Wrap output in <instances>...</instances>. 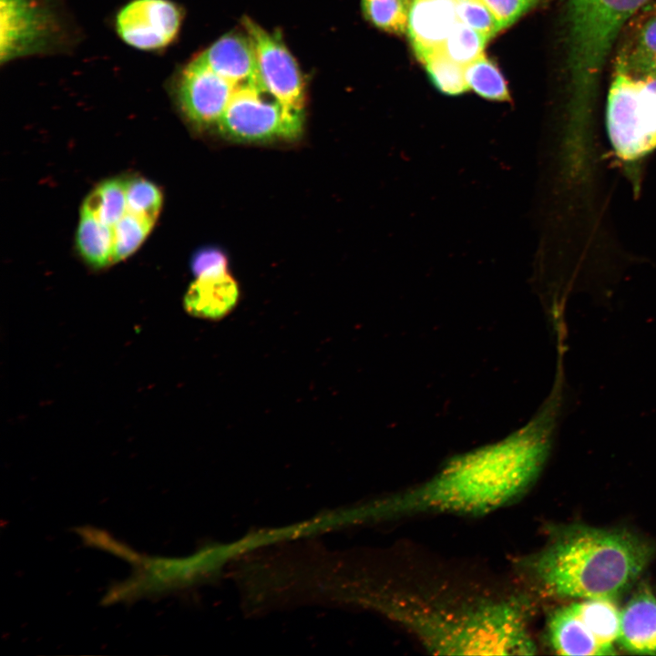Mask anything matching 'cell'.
Wrapping results in <instances>:
<instances>
[{
  "mask_svg": "<svg viewBox=\"0 0 656 656\" xmlns=\"http://www.w3.org/2000/svg\"><path fill=\"white\" fill-rule=\"evenodd\" d=\"M566 397L550 391L531 419L504 439L449 459L429 479L376 505L375 518L482 516L518 501L539 477L565 411Z\"/></svg>",
  "mask_w": 656,
  "mask_h": 656,
  "instance_id": "1",
  "label": "cell"
},
{
  "mask_svg": "<svg viewBox=\"0 0 656 656\" xmlns=\"http://www.w3.org/2000/svg\"><path fill=\"white\" fill-rule=\"evenodd\" d=\"M521 592L388 589L377 606L435 654L531 655L530 602Z\"/></svg>",
  "mask_w": 656,
  "mask_h": 656,
  "instance_id": "2",
  "label": "cell"
},
{
  "mask_svg": "<svg viewBox=\"0 0 656 656\" xmlns=\"http://www.w3.org/2000/svg\"><path fill=\"white\" fill-rule=\"evenodd\" d=\"M654 555L649 541L620 529L570 526L517 571L541 592L559 598L614 600L641 575Z\"/></svg>",
  "mask_w": 656,
  "mask_h": 656,
  "instance_id": "3",
  "label": "cell"
},
{
  "mask_svg": "<svg viewBox=\"0 0 656 656\" xmlns=\"http://www.w3.org/2000/svg\"><path fill=\"white\" fill-rule=\"evenodd\" d=\"M651 0H569V66L578 95L593 88L623 28Z\"/></svg>",
  "mask_w": 656,
  "mask_h": 656,
  "instance_id": "4",
  "label": "cell"
},
{
  "mask_svg": "<svg viewBox=\"0 0 656 656\" xmlns=\"http://www.w3.org/2000/svg\"><path fill=\"white\" fill-rule=\"evenodd\" d=\"M606 126L614 152L623 160H637L656 149V77L614 70Z\"/></svg>",
  "mask_w": 656,
  "mask_h": 656,
  "instance_id": "5",
  "label": "cell"
},
{
  "mask_svg": "<svg viewBox=\"0 0 656 656\" xmlns=\"http://www.w3.org/2000/svg\"><path fill=\"white\" fill-rule=\"evenodd\" d=\"M217 125L226 137L238 141L292 139L302 130V109L282 105L258 79L237 87Z\"/></svg>",
  "mask_w": 656,
  "mask_h": 656,
  "instance_id": "6",
  "label": "cell"
},
{
  "mask_svg": "<svg viewBox=\"0 0 656 656\" xmlns=\"http://www.w3.org/2000/svg\"><path fill=\"white\" fill-rule=\"evenodd\" d=\"M62 30L48 0H1V63L56 49Z\"/></svg>",
  "mask_w": 656,
  "mask_h": 656,
  "instance_id": "7",
  "label": "cell"
},
{
  "mask_svg": "<svg viewBox=\"0 0 656 656\" xmlns=\"http://www.w3.org/2000/svg\"><path fill=\"white\" fill-rule=\"evenodd\" d=\"M181 22V10L171 0H130L118 11L115 29L126 45L158 51L175 40Z\"/></svg>",
  "mask_w": 656,
  "mask_h": 656,
  "instance_id": "8",
  "label": "cell"
},
{
  "mask_svg": "<svg viewBox=\"0 0 656 656\" xmlns=\"http://www.w3.org/2000/svg\"><path fill=\"white\" fill-rule=\"evenodd\" d=\"M237 87L196 56L181 68L173 81L180 109L192 124L200 128L218 124Z\"/></svg>",
  "mask_w": 656,
  "mask_h": 656,
  "instance_id": "9",
  "label": "cell"
},
{
  "mask_svg": "<svg viewBox=\"0 0 656 656\" xmlns=\"http://www.w3.org/2000/svg\"><path fill=\"white\" fill-rule=\"evenodd\" d=\"M243 25L255 50L263 89L282 105L302 109L303 83L295 59L277 36L248 17Z\"/></svg>",
  "mask_w": 656,
  "mask_h": 656,
  "instance_id": "10",
  "label": "cell"
},
{
  "mask_svg": "<svg viewBox=\"0 0 656 656\" xmlns=\"http://www.w3.org/2000/svg\"><path fill=\"white\" fill-rule=\"evenodd\" d=\"M457 21L456 0H412L406 31L422 63L442 49Z\"/></svg>",
  "mask_w": 656,
  "mask_h": 656,
  "instance_id": "11",
  "label": "cell"
},
{
  "mask_svg": "<svg viewBox=\"0 0 656 656\" xmlns=\"http://www.w3.org/2000/svg\"><path fill=\"white\" fill-rule=\"evenodd\" d=\"M196 57L235 85L260 79L255 50L248 35L224 36Z\"/></svg>",
  "mask_w": 656,
  "mask_h": 656,
  "instance_id": "12",
  "label": "cell"
},
{
  "mask_svg": "<svg viewBox=\"0 0 656 656\" xmlns=\"http://www.w3.org/2000/svg\"><path fill=\"white\" fill-rule=\"evenodd\" d=\"M618 642L632 653L656 654V597L647 586L639 588L621 610Z\"/></svg>",
  "mask_w": 656,
  "mask_h": 656,
  "instance_id": "13",
  "label": "cell"
},
{
  "mask_svg": "<svg viewBox=\"0 0 656 656\" xmlns=\"http://www.w3.org/2000/svg\"><path fill=\"white\" fill-rule=\"evenodd\" d=\"M239 299L238 283L225 272L197 277L184 295L183 306L191 316L219 321L233 311Z\"/></svg>",
  "mask_w": 656,
  "mask_h": 656,
  "instance_id": "14",
  "label": "cell"
},
{
  "mask_svg": "<svg viewBox=\"0 0 656 656\" xmlns=\"http://www.w3.org/2000/svg\"><path fill=\"white\" fill-rule=\"evenodd\" d=\"M614 70L633 77H656V9L640 17L619 48Z\"/></svg>",
  "mask_w": 656,
  "mask_h": 656,
  "instance_id": "15",
  "label": "cell"
},
{
  "mask_svg": "<svg viewBox=\"0 0 656 656\" xmlns=\"http://www.w3.org/2000/svg\"><path fill=\"white\" fill-rule=\"evenodd\" d=\"M551 648L560 655H607L571 605L555 610L547 622Z\"/></svg>",
  "mask_w": 656,
  "mask_h": 656,
  "instance_id": "16",
  "label": "cell"
},
{
  "mask_svg": "<svg viewBox=\"0 0 656 656\" xmlns=\"http://www.w3.org/2000/svg\"><path fill=\"white\" fill-rule=\"evenodd\" d=\"M610 599H585L570 604L607 655L615 654L620 632L621 610Z\"/></svg>",
  "mask_w": 656,
  "mask_h": 656,
  "instance_id": "17",
  "label": "cell"
},
{
  "mask_svg": "<svg viewBox=\"0 0 656 656\" xmlns=\"http://www.w3.org/2000/svg\"><path fill=\"white\" fill-rule=\"evenodd\" d=\"M77 231V246L84 260L96 268L113 263V228L81 210Z\"/></svg>",
  "mask_w": 656,
  "mask_h": 656,
  "instance_id": "18",
  "label": "cell"
},
{
  "mask_svg": "<svg viewBox=\"0 0 656 656\" xmlns=\"http://www.w3.org/2000/svg\"><path fill=\"white\" fill-rule=\"evenodd\" d=\"M81 210L113 228L127 212V180L113 179L102 182L89 193Z\"/></svg>",
  "mask_w": 656,
  "mask_h": 656,
  "instance_id": "19",
  "label": "cell"
},
{
  "mask_svg": "<svg viewBox=\"0 0 656 656\" xmlns=\"http://www.w3.org/2000/svg\"><path fill=\"white\" fill-rule=\"evenodd\" d=\"M466 79L477 94L492 101H510L506 80L497 67L485 54L465 68Z\"/></svg>",
  "mask_w": 656,
  "mask_h": 656,
  "instance_id": "20",
  "label": "cell"
},
{
  "mask_svg": "<svg viewBox=\"0 0 656 656\" xmlns=\"http://www.w3.org/2000/svg\"><path fill=\"white\" fill-rule=\"evenodd\" d=\"M423 64L432 83L443 94L456 96L469 89L466 67L452 60L442 49L430 55Z\"/></svg>",
  "mask_w": 656,
  "mask_h": 656,
  "instance_id": "21",
  "label": "cell"
},
{
  "mask_svg": "<svg viewBox=\"0 0 656 656\" xmlns=\"http://www.w3.org/2000/svg\"><path fill=\"white\" fill-rule=\"evenodd\" d=\"M154 222L151 219L127 211L113 227V263L135 252L150 232Z\"/></svg>",
  "mask_w": 656,
  "mask_h": 656,
  "instance_id": "22",
  "label": "cell"
},
{
  "mask_svg": "<svg viewBox=\"0 0 656 656\" xmlns=\"http://www.w3.org/2000/svg\"><path fill=\"white\" fill-rule=\"evenodd\" d=\"M412 0H362L365 17L376 27L392 34L407 29Z\"/></svg>",
  "mask_w": 656,
  "mask_h": 656,
  "instance_id": "23",
  "label": "cell"
},
{
  "mask_svg": "<svg viewBox=\"0 0 656 656\" xmlns=\"http://www.w3.org/2000/svg\"><path fill=\"white\" fill-rule=\"evenodd\" d=\"M488 39L459 20L455 24L442 50L452 60L466 67L484 54Z\"/></svg>",
  "mask_w": 656,
  "mask_h": 656,
  "instance_id": "24",
  "label": "cell"
},
{
  "mask_svg": "<svg viewBox=\"0 0 656 656\" xmlns=\"http://www.w3.org/2000/svg\"><path fill=\"white\" fill-rule=\"evenodd\" d=\"M162 204L159 189L144 179L127 180V211L156 220Z\"/></svg>",
  "mask_w": 656,
  "mask_h": 656,
  "instance_id": "25",
  "label": "cell"
},
{
  "mask_svg": "<svg viewBox=\"0 0 656 656\" xmlns=\"http://www.w3.org/2000/svg\"><path fill=\"white\" fill-rule=\"evenodd\" d=\"M458 20L484 35L488 40L503 29L482 0H456Z\"/></svg>",
  "mask_w": 656,
  "mask_h": 656,
  "instance_id": "26",
  "label": "cell"
},
{
  "mask_svg": "<svg viewBox=\"0 0 656 656\" xmlns=\"http://www.w3.org/2000/svg\"><path fill=\"white\" fill-rule=\"evenodd\" d=\"M503 29L510 26L536 5L538 0H482Z\"/></svg>",
  "mask_w": 656,
  "mask_h": 656,
  "instance_id": "27",
  "label": "cell"
},
{
  "mask_svg": "<svg viewBox=\"0 0 656 656\" xmlns=\"http://www.w3.org/2000/svg\"><path fill=\"white\" fill-rule=\"evenodd\" d=\"M191 270L196 278L222 274L228 272L227 258L218 249H203L193 256Z\"/></svg>",
  "mask_w": 656,
  "mask_h": 656,
  "instance_id": "28",
  "label": "cell"
}]
</instances>
